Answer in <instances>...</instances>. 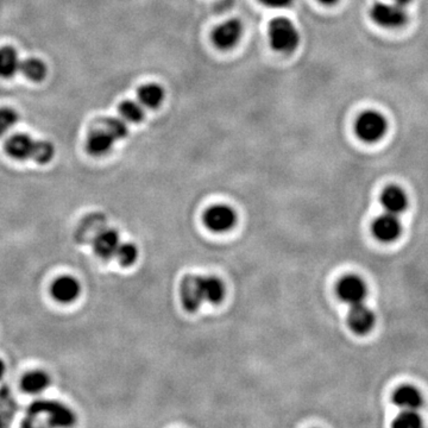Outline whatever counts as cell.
<instances>
[{"instance_id": "cb8c5ba5", "label": "cell", "mask_w": 428, "mask_h": 428, "mask_svg": "<svg viewBox=\"0 0 428 428\" xmlns=\"http://www.w3.org/2000/svg\"><path fill=\"white\" fill-rule=\"evenodd\" d=\"M103 127L105 130L113 136L115 141L124 139L129 134L127 123L123 119L107 118L104 120Z\"/></svg>"}, {"instance_id": "9a60e30c", "label": "cell", "mask_w": 428, "mask_h": 428, "mask_svg": "<svg viewBox=\"0 0 428 428\" xmlns=\"http://www.w3.org/2000/svg\"><path fill=\"white\" fill-rule=\"evenodd\" d=\"M380 201L388 213L395 214V215L402 213L408 205L407 195L400 187L397 186L385 188L380 197Z\"/></svg>"}, {"instance_id": "44dd1931", "label": "cell", "mask_w": 428, "mask_h": 428, "mask_svg": "<svg viewBox=\"0 0 428 428\" xmlns=\"http://www.w3.org/2000/svg\"><path fill=\"white\" fill-rule=\"evenodd\" d=\"M20 71L23 73V76L27 79L37 83V81H42L47 76V66L40 59L31 57V59L20 62Z\"/></svg>"}, {"instance_id": "f546056e", "label": "cell", "mask_w": 428, "mask_h": 428, "mask_svg": "<svg viewBox=\"0 0 428 428\" xmlns=\"http://www.w3.org/2000/svg\"><path fill=\"white\" fill-rule=\"evenodd\" d=\"M321 4L324 5H333L337 3L338 0H319Z\"/></svg>"}, {"instance_id": "4fadbf2b", "label": "cell", "mask_w": 428, "mask_h": 428, "mask_svg": "<svg viewBox=\"0 0 428 428\" xmlns=\"http://www.w3.org/2000/svg\"><path fill=\"white\" fill-rule=\"evenodd\" d=\"M181 300L185 308L190 312H194L202 305V297L200 278L197 276H187L181 283Z\"/></svg>"}, {"instance_id": "f1b7e54d", "label": "cell", "mask_w": 428, "mask_h": 428, "mask_svg": "<svg viewBox=\"0 0 428 428\" xmlns=\"http://www.w3.org/2000/svg\"><path fill=\"white\" fill-rule=\"evenodd\" d=\"M395 4L401 5V6H404V5L409 4L412 0H392Z\"/></svg>"}, {"instance_id": "52a82bcc", "label": "cell", "mask_w": 428, "mask_h": 428, "mask_svg": "<svg viewBox=\"0 0 428 428\" xmlns=\"http://www.w3.org/2000/svg\"><path fill=\"white\" fill-rule=\"evenodd\" d=\"M242 34V23L238 20H229L214 29L212 41L215 47L227 50L239 42Z\"/></svg>"}, {"instance_id": "d4e9b609", "label": "cell", "mask_w": 428, "mask_h": 428, "mask_svg": "<svg viewBox=\"0 0 428 428\" xmlns=\"http://www.w3.org/2000/svg\"><path fill=\"white\" fill-rule=\"evenodd\" d=\"M422 425L421 416L416 411H404L397 416L392 426L397 428H418Z\"/></svg>"}, {"instance_id": "2e32d148", "label": "cell", "mask_w": 428, "mask_h": 428, "mask_svg": "<svg viewBox=\"0 0 428 428\" xmlns=\"http://www.w3.org/2000/svg\"><path fill=\"white\" fill-rule=\"evenodd\" d=\"M52 383V378L43 370H32L25 373L20 380V387L24 392L38 395Z\"/></svg>"}, {"instance_id": "30bf717a", "label": "cell", "mask_w": 428, "mask_h": 428, "mask_svg": "<svg viewBox=\"0 0 428 428\" xmlns=\"http://www.w3.org/2000/svg\"><path fill=\"white\" fill-rule=\"evenodd\" d=\"M373 234L382 242H392L399 238L402 231L397 215L392 213L383 214L375 220L373 225Z\"/></svg>"}, {"instance_id": "3957f363", "label": "cell", "mask_w": 428, "mask_h": 428, "mask_svg": "<svg viewBox=\"0 0 428 428\" xmlns=\"http://www.w3.org/2000/svg\"><path fill=\"white\" fill-rule=\"evenodd\" d=\"M30 415L47 416V424L52 427H69L76 424V414L66 404L59 401L38 400L32 402L28 408Z\"/></svg>"}, {"instance_id": "484cf974", "label": "cell", "mask_w": 428, "mask_h": 428, "mask_svg": "<svg viewBox=\"0 0 428 428\" xmlns=\"http://www.w3.org/2000/svg\"><path fill=\"white\" fill-rule=\"evenodd\" d=\"M18 118V113L12 108H0V137L16 125Z\"/></svg>"}, {"instance_id": "ac0fdd59", "label": "cell", "mask_w": 428, "mask_h": 428, "mask_svg": "<svg viewBox=\"0 0 428 428\" xmlns=\"http://www.w3.org/2000/svg\"><path fill=\"white\" fill-rule=\"evenodd\" d=\"M20 59L12 47L0 48V76L11 79L20 71Z\"/></svg>"}, {"instance_id": "d6986e66", "label": "cell", "mask_w": 428, "mask_h": 428, "mask_svg": "<svg viewBox=\"0 0 428 428\" xmlns=\"http://www.w3.org/2000/svg\"><path fill=\"white\" fill-rule=\"evenodd\" d=\"M139 104L148 108H157L164 100V90L157 83H147L138 90Z\"/></svg>"}, {"instance_id": "603a6c76", "label": "cell", "mask_w": 428, "mask_h": 428, "mask_svg": "<svg viewBox=\"0 0 428 428\" xmlns=\"http://www.w3.org/2000/svg\"><path fill=\"white\" fill-rule=\"evenodd\" d=\"M115 257L123 266H134L138 258V249L132 243H120Z\"/></svg>"}, {"instance_id": "4316f807", "label": "cell", "mask_w": 428, "mask_h": 428, "mask_svg": "<svg viewBox=\"0 0 428 428\" xmlns=\"http://www.w3.org/2000/svg\"><path fill=\"white\" fill-rule=\"evenodd\" d=\"M258 1L271 8H288L293 3V0H258Z\"/></svg>"}, {"instance_id": "ffe728a7", "label": "cell", "mask_w": 428, "mask_h": 428, "mask_svg": "<svg viewBox=\"0 0 428 428\" xmlns=\"http://www.w3.org/2000/svg\"><path fill=\"white\" fill-rule=\"evenodd\" d=\"M200 285H201L204 301L217 304L222 301V297L225 295V287L219 278H200Z\"/></svg>"}, {"instance_id": "9c48e42d", "label": "cell", "mask_w": 428, "mask_h": 428, "mask_svg": "<svg viewBox=\"0 0 428 428\" xmlns=\"http://www.w3.org/2000/svg\"><path fill=\"white\" fill-rule=\"evenodd\" d=\"M366 285L362 278L357 276H346L338 285V295L343 301L349 305H358L366 297Z\"/></svg>"}, {"instance_id": "8992f818", "label": "cell", "mask_w": 428, "mask_h": 428, "mask_svg": "<svg viewBox=\"0 0 428 428\" xmlns=\"http://www.w3.org/2000/svg\"><path fill=\"white\" fill-rule=\"evenodd\" d=\"M50 294L52 299L59 304L69 305L79 299L81 283L71 275H62L52 281Z\"/></svg>"}, {"instance_id": "7a4b0ae2", "label": "cell", "mask_w": 428, "mask_h": 428, "mask_svg": "<svg viewBox=\"0 0 428 428\" xmlns=\"http://www.w3.org/2000/svg\"><path fill=\"white\" fill-rule=\"evenodd\" d=\"M269 41L273 50L290 54L297 50L300 43V34L292 20L278 17L270 22Z\"/></svg>"}, {"instance_id": "8fae6325", "label": "cell", "mask_w": 428, "mask_h": 428, "mask_svg": "<svg viewBox=\"0 0 428 428\" xmlns=\"http://www.w3.org/2000/svg\"><path fill=\"white\" fill-rule=\"evenodd\" d=\"M120 245V237L115 230H104L97 234L93 242V249L98 257L101 259H111L115 257L118 246Z\"/></svg>"}, {"instance_id": "5bb4252c", "label": "cell", "mask_w": 428, "mask_h": 428, "mask_svg": "<svg viewBox=\"0 0 428 428\" xmlns=\"http://www.w3.org/2000/svg\"><path fill=\"white\" fill-rule=\"evenodd\" d=\"M117 142L113 136L111 134H108L104 127L101 129H97V130L92 131L87 138V151L92 156H105L112 150V148L115 145V143Z\"/></svg>"}, {"instance_id": "7c38bea8", "label": "cell", "mask_w": 428, "mask_h": 428, "mask_svg": "<svg viewBox=\"0 0 428 428\" xmlns=\"http://www.w3.org/2000/svg\"><path fill=\"white\" fill-rule=\"evenodd\" d=\"M349 325L358 334H365L375 325V314L362 302L353 305L349 313Z\"/></svg>"}, {"instance_id": "6da1fadb", "label": "cell", "mask_w": 428, "mask_h": 428, "mask_svg": "<svg viewBox=\"0 0 428 428\" xmlns=\"http://www.w3.org/2000/svg\"><path fill=\"white\" fill-rule=\"evenodd\" d=\"M5 150L12 159H32L38 164H48L55 156V148L48 141H36L30 136L15 135L5 143Z\"/></svg>"}, {"instance_id": "7402d4cb", "label": "cell", "mask_w": 428, "mask_h": 428, "mask_svg": "<svg viewBox=\"0 0 428 428\" xmlns=\"http://www.w3.org/2000/svg\"><path fill=\"white\" fill-rule=\"evenodd\" d=\"M119 113L122 118L130 123H139L144 119V110L139 103L127 100L119 105Z\"/></svg>"}, {"instance_id": "83f0119b", "label": "cell", "mask_w": 428, "mask_h": 428, "mask_svg": "<svg viewBox=\"0 0 428 428\" xmlns=\"http://www.w3.org/2000/svg\"><path fill=\"white\" fill-rule=\"evenodd\" d=\"M5 373H6V365H5L4 361L0 358V380L4 377Z\"/></svg>"}, {"instance_id": "277c9868", "label": "cell", "mask_w": 428, "mask_h": 428, "mask_svg": "<svg viewBox=\"0 0 428 428\" xmlns=\"http://www.w3.org/2000/svg\"><path fill=\"white\" fill-rule=\"evenodd\" d=\"M387 127V120L380 113L365 111L357 119L356 134L364 142H377L385 136Z\"/></svg>"}, {"instance_id": "e0dca14e", "label": "cell", "mask_w": 428, "mask_h": 428, "mask_svg": "<svg viewBox=\"0 0 428 428\" xmlns=\"http://www.w3.org/2000/svg\"><path fill=\"white\" fill-rule=\"evenodd\" d=\"M394 402L404 411H418L424 404V399L418 389L404 385L394 394Z\"/></svg>"}, {"instance_id": "5b68a950", "label": "cell", "mask_w": 428, "mask_h": 428, "mask_svg": "<svg viewBox=\"0 0 428 428\" xmlns=\"http://www.w3.org/2000/svg\"><path fill=\"white\" fill-rule=\"evenodd\" d=\"M370 15L375 23L387 29L400 28L408 20L407 12L404 10V6L395 4V3L392 4L378 3V4L373 5Z\"/></svg>"}, {"instance_id": "ba28073f", "label": "cell", "mask_w": 428, "mask_h": 428, "mask_svg": "<svg viewBox=\"0 0 428 428\" xmlns=\"http://www.w3.org/2000/svg\"><path fill=\"white\" fill-rule=\"evenodd\" d=\"M205 224L214 232H225L236 224V213L231 207L225 205L211 207L205 214Z\"/></svg>"}]
</instances>
